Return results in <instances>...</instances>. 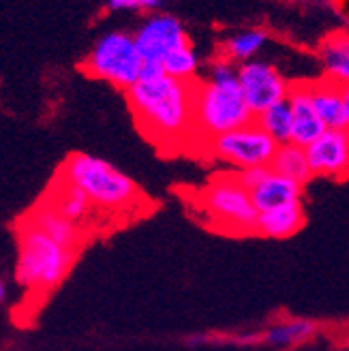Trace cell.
I'll list each match as a JSON object with an SVG mask.
<instances>
[{"mask_svg": "<svg viewBox=\"0 0 349 351\" xmlns=\"http://www.w3.org/2000/svg\"><path fill=\"white\" fill-rule=\"evenodd\" d=\"M125 95L139 131L156 146L191 144L195 139V84L161 73L142 77Z\"/></svg>", "mask_w": 349, "mask_h": 351, "instance_id": "1", "label": "cell"}, {"mask_svg": "<svg viewBox=\"0 0 349 351\" xmlns=\"http://www.w3.org/2000/svg\"><path fill=\"white\" fill-rule=\"evenodd\" d=\"M195 139H208L247 127L255 120L238 84V66L221 56L208 62V71L195 84Z\"/></svg>", "mask_w": 349, "mask_h": 351, "instance_id": "2", "label": "cell"}, {"mask_svg": "<svg viewBox=\"0 0 349 351\" xmlns=\"http://www.w3.org/2000/svg\"><path fill=\"white\" fill-rule=\"evenodd\" d=\"M56 176L80 189L99 215H135L146 206L144 193L131 176L101 156L71 152Z\"/></svg>", "mask_w": 349, "mask_h": 351, "instance_id": "3", "label": "cell"}, {"mask_svg": "<svg viewBox=\"0 0 349 351\" xmlns=\"http://www.w3.org/2000/svg\"><path fill=\"white\" fill-rule=\"evenodd\" d=\"M77 251L64 249L24 217L17 223L15 280L26 293L45 295L54 291L73 268Z\"/></svg>", "mask_w": 349, "mask_h": 351, "instance_id": "4", "label": "cell"}, {"mask_svg": "<svg viewBox=\"0 0 349 351\" xmlns=\"http://www.w3.org/2000/svg\"><path fill=\"white\" fill-rule=\"evenodd\" d=\"M82 69L88 77L108 82L127 93L142 77L144 58L137 49L133 32L108 30L97 37L82 60Z\"/></svg>", "mask_w": 349, "mask_h": 351, "instance_id": "5", "label": "cell"}, {"mask_svg": "<svg viewBox=\"0 0 349 351\" xmlns=\"http://www.w3.org/2000/svg\"><path fill=\"white\" fill-rule=\"evenodd\" d=\"M197 210L228 234H255L257 210L238 173H219L195 195Z\"/></svg>", "mask_w": 349, "mask_h": 351, "instance_id": "6", "label": "cell"}, {"mask_svg": "<svg viewBox=\"0 0 349 351\" xmlns=\"http://www.w3.org/2000/svg\"><path fill=\"white\" fill-rule=\"evenodd\" d=\"M204 148L208 156L238 171H244L253 167H270L278 146L253 120L247 127L208 139Z\"/></svg>", "mask_w": 349, "mask_h": 351, "instance_id": "7", "label": "cell"}, {"mask_svg": "<svg viewBox=\"0 0 349 351\" xmlns=\"http://www.w3.org/2000/svg\"><path fill=\"white\" fill-rule=\"evenodd\" d=\"M238 84L255 118L270 110L272 105L287 101L291 90V82L283 75L281 69L264 58L238 64Z\"/></svg>", "mask_w": 349, "mask_h": 351, "instance_id": "8", "label": "cell"}, {"mask_svg": "<svg viewBox=\"0 0 349 351\" xmlns=\"http://www.w3.org/2000/svg\"><path fill=\"white\" fill-rule=\"evenodd\" d=\"M131 32L144 62L150 64H161L173 49L191 43L180 17L167 11H154L150 15H144Z\"/></svg>", "mask_w": 349, "mask_h": 351, "instance_id": "9", "label": "cell"}, {"mask_svg": "<svg viewBox=\"0 0 349 351\" xmlns=\"http://www.w3.org/2000/svg\"><path fill=\"white\" fill-rule=\"evenodd\" d=\"M238 178L244 184V189L249 191L257 215L272 208H278V206L300 202L304 193V184L274 171L272 167L244 169V171H238Z\"/></svg>", "mask_w": 349, "mask_h": 351, "instance_id": "10", "label": "cell"}, {"mask_svg": "<svg viewBox=\"0 0 349 351\" xmlns=\"http://www.w3.org/2000/svg\"><path fill=\"white\" fill-rule=\"evenodd\" d=\"M306 150V159L313 178H335L343 180L349 176V144L345 131H330L317 137Z\"/></svg>", "mask_w": 349, "mask_h": 351, "instance_id": "11", "label": "cell"}, {"mask_svg": "<svg viewBox=\"0 0 349 351\" xmlns=\"http://www.w3.org/2000/svg\"><path fill=\"white\" fill-rule=\"evenodd\" d=\"M287 103H289L291 120H293L291 144L300 146V148H309L317 137H322L326 133L324 122L320 120L315 108H313L309 80L291 82V90H289Z\"/></svg>", "mask_w": 349, "mask_h": 351, "instance_id": "12", "label": "cell"}, {"mask_svg": "<svg viewBox=\"0 0 349 351\" xmlns=\"http://www.w3.org/2000/svg\"><path fill=\"white\" fill-rule=\"evenodd\" d=\"M41 199L45 204H49L67 221H71L77 227H82L84 232L93 230V227H95V221H97L99 213L95 210V206L91 204V199L86 197L80 189H75L73 184L60 180L58 176H56L54 180H51L47 193Z\"/></svg>", "mask_w": 349, "mask_h": 351, "instance_id": "13", "label": "cell"}, {"mask_svg": "<svg viewBox=\"0 0 349 351\" xmlns=\"http://www.w3.org/2000/svg\"><path fill=\"white\" fill-rule=\"evenodd\" d=\"M26 221H30L37 230H41L45 236H49L54 242H58L60 247L71 249V251H80L82 244L86 240V232L82 227H77L75 223L67 221L62 215H58L49 204H45L43 199H39V204L30 208L24 215Z\"/></svg>", "mask_w": 349, "mask_h": 351, "instance_id": "14", "label": "cell"}, {"mask_svg": "<svg viewBox=\"0 0 349 351\" xmlns=\"http://www.w3.org/2000/svg\"><path fill=\"white\" fill-rule=\"evenodd\" d=\"M309 90L313 108H315L324 127L330 131H347L349 114L345 108L343 88L320 75L315 80H309Z\"/></svg>", "mask_w": 349, "mask_h": 351, "instance_id": "15", "label": "cell"}, {"mask_svg": "<svg viewBox=\"0 0 349 351\" xmlns=\"http://www.w3.org/2000/svg\"><path fill=\"white\" fill-rule=\"evenodd\" d=\"M322 77L345 88L349 86V30H335L317 43Z\"/></svg>", "mask_w": 349, "mask_h": 351, "instance_id": "16", "label": "cell"}, {"mask_svg": "<svg viewBox=\"0 0 349 351\" xmlns=\"http://www.w3.org/2000/svg\"><path fill=\"white\" fill-rule=\"evenodd\" d=\"M320 326L304 317H281L261 328V347L283 351L298 347L317 335Z\"/></svg>", "mask_w": 349, "mask_h": 351, "instance_id": "17", "label": "cell"}, {"mask_svg": "<svg viewBox=\"0 0 349 351\" xmlns=\"http://www.w3.org/2000/svg\"><path fill=\"white\" fill-rule=\"evenodd\" d=\"M304 221H306V213H304V204L300 199V202L266 210V213H259L255 234L266 236V238H278V240L289 238L302 230Z\"/></svg>", "mask_w": 349, "mask_h": 351, "instance_id": "18", "label": "cell"}, {"mask_svg": "<svg viewBox=\"0 0 349 351\" xmlns=\"http://www.w3.org/2000/svg\"><path fill=\"white\" fill-rule=\"evenodd\" d=\"M268 41H270L268 30L259 26L242 28V30L228 34V37L219 43V56L238 66L242 62L255 60L259 56V51L268 45Z\"/></svg>", "mask_w": 349, "mask_h": 351, "instance_id": "19", "label": "cell"}, {"mask_svg": "<svg viewBox=\"0 0 349 351\" xmlns=\"http://www.w3.org/2000/svg\"><path fill=\"white\" fill-rule=\"evenodd\" d=\"M270 167L278 173L287 176V178L300 182V184H306L313 178L311 167H309V159H306V150L291 144V142L276 148Z\"/></svg>", "mask_w": 349, "mask_h": 351, "instance_id": "20", "label": "cell"}, {"mask_svg": "<svg viewBox=\"0 0 349 351\" xmlns=\"http://www.w3.org/2000/svg\"><path fill=\"white\" fill-rule=\"evenodd\" d=\"M161 69H163V73L167 77H171V80L186 82V84H197L200 82L202 60L197 56L193 43H189L184 47L173 49L169 56H165V60L161 62Z\"/></svg>", "mask_w": 349, "mask_h": 351, "instance_id": "21", "label": "cell"}, {"mask_svg": "<svg viewBox=\"0 0 349 351\" xmlns=\"http://www.w3.org/2000/svg\"><path fill=\"white\" fill-rule=\"evenodd\" d=\"M255 122L259 125V129L264 131L276 146H283L291 142V129H293V120H291V110L289 103H276L270 110H266L264 114H259L255 118Z\"/></svg>", "mask_w": 349, "mask_h": 351, "instance_id": "22", "label": "cell"}, {"mask_svg": "<svg viewBox=\"0 0 349 351\" xmlns=\"http://www.w3.org/2000/svg\"><path fill=\"white\" fill-rule=\"evenodd\" d=\"M159 0H110L106 3L108 13H137V15H150L159 11Z\"/></svg>", "mask_w": 349, "mask_h": 351, "instance_id": "23", "label": "cell"}, {"mask_svg": "<svg viewBox=\"0 0 349 351\" xmlns=\"http://www.w3.org/2000/svg\"><path fill=\"white\" fill-rule=\"evenodd\" d=\"M7 295H9V287H7V280L0 276V304H3L7 300Z\"/></svg>", "mask_w": 349, "mask_h": 351, "instance_id": "24", "label": "cell"}, {"mask_svg": "<svg viewBox=\"0 0 349 351\" xmlns=\"http://www.w3.org/2000/svg\"><path fill=\"white\" fill-rule=\"evenodd\" d=\"M343 99H345V108H347V114H349V86L343 88Z\"/></svg>", "mask_w": 349, "mask_h": 351, "instance_id": "25", "label": "cell"}, {"mask_svg": "<svg viewBox=\"0 0 349 351\" xmlns=\"http://www.w3.org/2000/svg\"><path fill=\"white\" fill-rule=\"evenodd\" d=\"M345 135H347V144H349V129L345 131Z\"/></svg>", "mask_w": 349, "mask_h": 351, "instance_id": "26", "label": "cell"}]
</instances>
